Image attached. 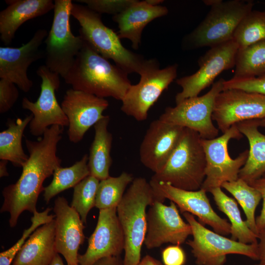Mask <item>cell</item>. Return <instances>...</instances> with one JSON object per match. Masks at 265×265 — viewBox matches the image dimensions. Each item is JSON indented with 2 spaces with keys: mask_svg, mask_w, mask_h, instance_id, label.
Here are the masks:
<instances>
[{
  "mask_svg": "<svg viewBox=\"0 0 265 265\" xmlns=\"http://www.w3.org/2000/svg\"><path fill=\"white\" fill-rule=\"evenodd\" d=\"M63 129L60 126L53 125L37 141L25 140L28 159L22 167L17 181L5 187L2 191L4 201L0 212L9 213L10 227L16 226L20 214L25 211L31 213L37 211L36 204L44 188V181L61 166V159L56 152Z\"/></svg>",
  "mask_w": 265,
  "mask_h": 265,
  "instance_id": "obj_1",
  "label": "cell"
},
{
  "mask_svg": "<svg viewBox=\"0 0 265 265\" xmlns=\"http://www.w3.org/2000/svg\"><path fill=\"white\" fill-rule=\"evenodd\" d=\"M128 74L84 41L73 66L63 79L74 90L122 101L132 85Z\"/></svg>",
  "mask_w": 265,
  "mask_h": 265,
  "instance_id": "obj_2",
  "label": "cell"
},
{
  "mask_svg": "<svg viewBox=\"0 0 265 265\" xmlns=\"http://www.w3.org/2000/svg\"><path fill=\"white\" fill-rule=\"evenodd\" d=\"M158 201L149 182L134 178L117 207L124 235L123 265H138L147 230L146 209Z\"/></svg>",
  "mask_w": 265,
  "mask_h": 265,
  "instance_id": "obj_3",
  "label": "cell"
},
{
  "mask_svg": "<svg viewBox=\"0 0 265 265\" xmlns=\"http://www.w3.org/2000/svg\"><path fill=\"white\" fill-rule=\"evenodd\" d=\"M201 138L197 132L184 128L180 140L165 166L150 180L166 183L186 190L200 189L205 178L206 166Z\"/></svg>",
  "mask_w": 265,
  "mask_h": 265,
  "instance_id": "obj_4",
  "label": "cell"
},
{
  "mask_svg": "<svg viewBox=\"0 0 265 265\" xmlns=\"http://www.w3.org/2000/svg\"><path fill=\"white\" fill-rule=\"evenodd\" d=\"M71 14L80 24V35L95 51L128 74H139L145 59L123 46L118 33L104 24L100 14L73 3Z\"/></svg>",
  "mask_w": 265,
  "mask_h": 265,
  "instance_id": "obj_5",
  "label": "cell"
},
{
  "mask_svg": "<svg viewBox=\"0 0 265 265\" xmlns=\"http://www.w3.org/2000/svg\"><path fill=\"white\" fill-rule=\"evenodd\" d=\"M253 1L221 0L211 6L203 21L186 38L192 49L210 48L233 40L242 19L252 10Z\"/></svg>",
  "mask_w": 265,
  "mask_h": 265,
  "instance_id": "obj_6",
  "label": "cell"
},
{
  "mask_svg": "<svg viewBox=\"0 0 265 265\" xmlns=\"http://www.w3.org/2000/svg\"><path fill=\"white\" fill-rule=\"evenodd\" d=\"M53 20L44 40L45 65L64 78L82 48L84 40L75 36L70 27L72 1L55 0Z\"/></svg>",
  "mask_w": 265,
  "mask_h": 265,
  "instance_id": "obj_7",
  "label": "cell"
},
{
  "mask_svg": "<svg viewBox=\"0 0 265 265\" xmlns=\"http://www.w3.org/2000/svg\"><path fill=\"white\" fill-rule=\"evenodd\" d=\"M178 65L160 69L155 59L145 60L139 82L131 85L122 100L121 110L138 121L148 117L149 110L176 79Z\"/></svg>",
  "mask_w": 265,
  "mask_h": 265,
  "instance_id": "obj_8",
  "label": "cell"
},
{
  "mask_svg": "<svg viewBox=\"0 0 265 265\" xmlns=\"http://www.w3.org/2000/svg\"><path fill=\"white\" fill-rule=\"evenodd\" d=\"M183 215L192 229L193 239L186 244L191 248L197 265H224L229 254L245 256L258 260V243L244 244L206 228L192 214Z\"/></svg>",
  "mask_w": 265,
  "mask_h": 265,
  "instance_id": "obj_9",
  "label": "cell"
},
{
  "mask_svg": "<svg viewBox=\"0 0 265 265\" xmlns=\"http://www.w3.org/2000/svg\"><path fill=\"white\" fill-rule=\"evenodd\" d=\"M242 137L237 124H234L220 136L211 139L201 138L206 161L205 178L201 189L210 192L214 188L221 187L225 182L238 179L239 171L247 160L248 150L232 159L229 154L228 145L231 139L239 140Z\"/></svg>",
  "mask_w": 265,
  "mask_h": 265,
  "instance_id": "obj_10",
  "label": "cell"
},
{
  "mask_svg": "<svg viewBox=\"0 0 265 265\" xmlns=\"http://www.w3.org/2000/svg\"><path fill=\"white\" fill-rule=\"evenodd\" d=\"M224 79L213 83L211 89L201 96L186 99L174 107H167L159 119L168 123L197 132L203 139L217 137L219 130L212 122L215 98L223 89Z\"/></svg>",
  "mask_w": 265,
  "mask_h": 265,
  "instance_id": "obj_11",
  "label": "cell"
},
{
  "mask_svg": "<svg viewBox=\"0 0 265 265\" xmlns=\"http://www.w3.org/2000/svg\"><path fill=\"white\" fill-rule=\"evenodd\" d=\"M238 50V44L233 40L210 48L198 60L199 69L194 74L176 80L182 91L175 96L176 104L193 97L211 84L223 71L234 67Z\"/></svg>",
  "mask_w": 265,
  "mask_h": 265,
  "instance_id": "obj_12",
  "label": "cell"
},
{
  "mask_svg": "<svg viewBox=\"0 0 265 265\" xmlns=\"http://www.w3.org/2000/svg\"><path fill=\"white\" fill-rule=\"evenodd\" d=\"M36 74L42 80L39 96L35 102L24 97L22 106L33 115L29 124L30 133L39 136L43 135L49 126L58 125L64 127L68 126L69 122L55 94L60 85V75L51 71L45 65L40 66Z\"/></svg>",
  "mask_w": 265,
  "mask_h": 265,
  "instance_id": "obj_13",
  "label": "cell"
},
{
  "mask_svg": "<svg viewBox=\"0 0 265 265\" xmlns=\"http://www.w3.org/2000/svg\"><path fill=\"white\" fill-rule=\"evenodd\" d=\"M149 183L158 201L163 203L168 199L177 205L182 213L187 212L196 215L201 224L210 226L214 232L222 236L230 234V223L214 212L204 190H186L162 182L150 180Z\"/></svg>",
  "mask_w": 265,
  "mask_h": 265,
  "instance_id": "obj_14",
  "label": "cell"
},
{
  "mask_svg": "<svg viewBox=\"0 0 265 265\" xmlns=\"http://www.w3.org/2000/svg\"><path fill=\"white\" fill-rule=\"evenodd\" d=\"M265 117V95L232 89L222 91L215 98L212 119L222 133L238 123Z\"/></svg>",
  "mask_w": 265,
  "mask_h": 265,
  "instance_id": "obj_15",
  "label": "cell"
},
{
  "mask_svg": "<svg viewBox=\"0 0 265 265\" xmlns=\"http://www.w3.org/2000/svg\"><path fill=\"white\" fill-rule=\"evenodd\" d=\"M190 225L180 215L177 205L170 201L169 206L156 201L147 212V230L144 244L148 249L170 243L181 245L189 235Z\"/></svg>",
  "mask_w": 265,
  "mask_h": 265,
  "instance_id": "obj_16",
  "label": "cell"
},
{
  "mask_svg": "<svg viewBox=\"0 0 265 265\" xmlns=\"http://www.w3.org/2000/svg\"><path fill=\"white\" fill-rule=\"evenodd\" d=\"M123 231L117 207L99 210L96 228L88 238L85 252L78 256L79 265H93L106 257L120 256L124 249Z\"/></svg>",
  "mask_w": 265,
  "mask_h": 265,
  "instance_id": "obj_17",
  "label": "cell"
},
{
  "mask_svg": "<svg viewBox=\"0 0 265 265\" xmlns=\"http://www.w3.org/2000/svg\"><path fill=\"white\" fill-rule=\"evenodd\" d=\"M45 29H39L26 44L18 48L0 47V78L16 84L24 92H28L33 82L27 75L29 66L43 58L40 47L48 35Z\"/></svg>",
  "mask_w": 265,
  "mask_h": 265,
  "instance_id": "obj_18",
  "label": "cell"
},
{
  "mask_svg": "<svg viewBox=\"0 0 265 265\" xmlns=\"http://www.w3.org/2000/svg\"><path fill=\"white\" fill-rule=\"evenodd\" d=\"M108 105L105 98L72 88L67 90L61 106L68 120L69 140L80 141L90 127L104 117Z\"/></svg>",
  "mask_w": 265,
  "mask_h": 265,
  "instance_id": "obj_19",
  "label": "cell"
},
{
  "mask_svg": "<svg viewBox=\"0 0 265 265\" xmlns=\"http://www.w3.org/2000/svg\"><path fill=\"white\" fill-rule=\"evenodd\" d=\"M184 129L159 118L152 121L139 147L143 165L154 174L160 172L177 146Z\"/></svg>",
  "mask_w": 265,
  "mask_h": 265,
  "instance_id": "obj_20",
  "label": "cell"
},
{
  "mask_svg": "<svg viewBox=\"0 0 265 265\" xmlns=\"http://www.w3.org/2000/svg\"><path fill=\"white\" fill-rule=\"evenodd\" d=\"M55 213V245L57 253L67 265H79L78 250L83 243L85 228L79 214L63 197H58L53 208Z\"/></svg>",
  "mask_w": 265,
  "mask_h": 265,
  "instance_id": "obj_21",
  "label": "cell"
},
{
  "mask_svg": "<svg viewBox=\"0 0 265 265\" xmlns=\"http://www.w3.org/2000/svg\"><path fill=\"white\" fill-rule=\"evenodd\" d=\"M168 9L161 5L153 6L146 0H134L121 12L113 15V20L118 26V35L120 39H128L132 47L137 50L141 44L142 31L154 19L164 16Z\"/></svg>",
  "mask_w": 265,
  "mask_h": 265,
  "instance_id": "obj_22",
  "label": "cell"
},
{
  "mask_svg": "<svg viewBox=\"0 0 265 265\" xmlns=\"http://www.w3.org/2000/svg\"><path fill=\"white\" fill-rule=\"evenodd\" d=\"M0 12V38L9 45L18 28L27 21L44 15L54 7L52 0H7Z\"/></svg>",
  "mask_w": 265,
  "mask_h": 265,
  "instance_id": "obj_23",
  "label": "cell"
},
{
  "mask_svg": "<svg viewBox=\"0 0 265 265\" xmlns=\"http://www.w3.org/2000/svg\"><path fill=\"white\" fill-rule=\"evenodd\" d=\"M55 219L36 229L16 254L12 265H50L56 253Z\"/></svg>",
  "mask_w": 265,
  "mask_h": 265,
  "instance_id": "obj_24",
  "label": "cell"
},
{
  "mask_svg": "<svg viewBox=\"0 0 265 265\" xmlns=\"http://www.w3.org/2000/svg\"><path fill=\"white\" fill-rule=\"evenodd\" d=\"M237 125L249 144L248 158L239 171L238 178L249 184L265 174V134L259 131L258 120L242 121Z\"/></svg>",
  "mask_w": 265,
  "mask_h": 265,
  "instance_id": "obj_25",
  "label": "cell"
},
{
  "mask_svg": "<svg viewBox=\"0 0 265 265\" xmlns=\"http://www.w3.org/2000/svg\"><path fill=\"white\" fill-rule=\"evenodd\" d=\"M109 117L105 115L94 126L95 135L89 149L88 166L90 175L100 181L109 177L112 164L110 151L112 135L107 127Z\"/></svg>",
  "mask_w": 265,
  "mask_h": 265,
  "instance_id": "obj_26",
  "label": "cell"
},
{
  "mask_svg": "<svg viewBox=\"0 0 265 265\" xmlns=\"http://www.w3.org/2000/svg\"><path fill=\"white\" fill-rule=\"evenodd\" d=\"M33 118L30 114L24 119L11 120L7 128L0 132V159L10 161L16 167H22L28 159L22 146V138L26 126Z\"/></svg>",
  "mask_w": 265,
  "mask_h": 265,
  "instance_id": "obj_27",
  "label": "cell"
},
{
  "mask_svg": "<svg viewBox=\"0 0 265 265\" xmlns=\"http://www.w3.org/2000/svg\"><path fill=\"white\" fill-rule=\"evenodd\" d=\"M209 192L212 195L219 210L227 215L230 222L231 238L244 244L258 243V235L243 220L235 200L227 196L221 187L214 188Z\"/></svg>",
  "mask_w": 265,
  "mask_h": 265,
  "instance_id": "obj_28",
  "label": "cell"
},
{
  "mask_svg": "<svg viewBox=\"0 0 265 265\" xmlns=\"http://www.w3.org/2000/svg\"><path fill=\"white\" fill-rule=\"evenodd\" d=\"M88 156L85 154L79 161L68 167H57L51 183L44 188V199L48 203L52 198L67 189L74 187L90 175Z\"/></svg>",
  "mask_w": 265,
  "mask_h": 265,
  "instance_id": "obj_29",
  "label": "cell"
},
{
  "mask_svg": "<svg viewBox=\"0 0 265 265\" xmlns=\"http://www.w3.org/2000/svg\"><path fill=\"white\" fill-rule=\"evenodd\" d=\"M233 77H261L265 75V40L238 49Z\"/></svg>",
  "mask_w": 265,
  "mask_h": 265,
  "instance_id": "obj_30",
  "label": "cell"
},
{
  "mask_svg": "<svg viewBox=\"0 0 265 265\" xmlns=\"http://www.w3.org/2000/svg\"><path fill=\"white\" fill-rule=\"evenodd\" d=\"M223 187L237 200L244 212L248 227L259 236L255 218L256 209L262 199L260 192L241 179L225 182Z\"/></svg>",
  "mask_w": 265,
  "mask_h": 265,
  "instance_id": "obj_31",
  "label": "cell"
},
{
  "mask_svg": "<svg viewBox=\"0 0 265 265\" xmlns=\"http://www.w3.org/2000/svg\"><path fill=\"white\" fill-rule=\"evenodd\" d=\"M133 176L126 172L117 177L100 181L96 193L95 207L100 210L117 207L127 186L133 180Z\"/></svg>",
  "mask_w": 265,
  "mask_h": 265,
  "instance_id": "obj_32",
  "label": "cell"
},
{
  "mask_svg": "<svg viewBox=\"0 0 265 265\" xmlns=\"http://www.w3.org/2000/svg\"><path fill=\"white\" fill-rule=\"evenodd\" d=\"M233 40L238 49L265 40V10H252L240 21Z\"/></svg>",
  "mask_w": 265,
  "mask_h": 265,
  "instance_id": "obj_33",
  "label": "cell"
},
{
  "mask_svg": "<svg viewBox=\"0 0 265 265\" xmlns=\"http://www.w3.org/2000/svg\"><path fill=\"white\" fill-rule=\"evenodd\" d=\"M100 180L91 175L86 177L74 187L71 207L79 214L84 224L87 215L95 207L96 197Z\"/></svg>",
  "mask_w": 265,
  "mask_h": 265,
  "instance_id": "obj_34",
  "label": "cell"
},
{
  "mask_svg": "<svg viewBox=\"0 0 265 265\" xmlns=\"http://www.w3.org/2000/svg\"><path fill=\"white\" fill-rule=\"evenodd\" d=\"M51 211V209L48 208L43 212H38L36 211L33 213L31 218V224L28 228L24 230L20 239L11 247L0 253V265H11L26 238L39 227L51 222L54 218L55 215L49 214Z\"/></svg>",
  "mask_w": 265,
  "mask_h": 265,
  "instance_id": "obj_35",
  "label": "cell"
},
{
  "mask_svg": "<svg viewBox=\"0 0 265 265\" xmlns=\"http://www.w3.org/2000/svg\"><path fill=\"white\" fill-rule=\"evenodd\" d=\"M232 89L265 95V77H233L229 80H224L223 90Z\"/></svg>",
  "mask_w": 265,
  "mask_h": 265,
  "instance_id": "obj_36",
  "label": "cell"
},
{
  "mask_svg": "<svg viewBox=\"0 0 265 265\" xmlns=\"http://www.w3.org/2000/svg\"><path fill=\"white\" fill-rule=\"evenodd\" d=\"M134 0H80L89 8L99 13L116 15L131 5Z\"/></svg>",
  "mask_w": 265,
  "mask_h": 265,
  "instance_id": "obj_37",
  "label": "cell"
},
{
  "mask_svg": "<svg viewBox=\"0 0 265 265\" xmlns=\"http://www.w3.org/2000/svg\"><path fill=\"white\" fill-rule=\"evenodd\" d=\"M19 96L15 84L7 80H0V113L9 111L17 102Z\"/></svg>",
  "mask_w": 265,
  "mask_h": 265,
  "instance_id": "obj_38",
  "label": "cell"
},
{
  "mask_svg": "<svg viewBox=\"0 0 265 265\" xmlns=\"http://www.w3.org/2000/svg\"><path fill=\"white\" fill-rule=\"evenodd\" d=\"M164 265H184L186 262L185 251L179 245H170L161 252Z\"/></svg>",
  "mask_w": 265,
  "mask_h": 265,
  "instance_id": "obj_39",
  "label": "cell"
},
{
  "mask_svg": "<svg viewBox=\"0 0 265 265\" xmlns=\"http://www.w3.org/2000/svg\"><path fill=\"white\" fill-rule=\"evenodd\" d=\"M248 184L260 192L263 199L261 213L256 218V225L259 235L261 232L265 230V177H262Z\"/></svg>",
  "mask_w": 265,
  "mask_h": 265,
  "instance_id": "obj_40",
  "label": "cell"
},
{
  "mask_svg": "<svg viewBox=\"0 0 265 265\" xmlns=\"http://www.w3.org/2000/svg\"><path fill=\"white\" fill-rule=\"evenodd\" d=\"M258 238L260 239L258 243L259 264L265 265V230L259 234Z\"/></svg>",
  "mask_w": 265,
  "mask_h": 265,
  "instance_id": "obj_41",
  "label": "cell"
},
{
  "mask_svg": "<svg viewBox=\"0 0 265 265\" xmlns=\"http://www.w3.org/2000/svg\"><path fill=\"white\" fill-rule=\"evenodd\" d=\"M93 265H123V260L120 256L102 258Z\"/></svg>",
  "mask_w": 265,
  "mask_h": 265,
  "instance_id": "obj_42",
  "label": "cell"
},
{
  "mask_svg": "<svg viewBox=\"0 0 265 265\" xmlns=\"http://www.w3.org/2000/svg\"><path fill=\"white\" fill-rule=\"evenodd\" d=\"M138 265H163L160 261L154 257L147 255L142 260Z\"/></svg>",
  "mask_w": 265,
  "mask_h": 265,
  "instance_id": "obj_43",
  "label": "cell"
},
{
  "mask_svg": "<svg viewBox=\"0 0 265 265\" xmlns=\"http://www.w3.org/2000/svg\"><path fill=\"white\" fill-rule=\"evenodd\" d=\"M8 160L0 159V177H6L9 176L7 169V164Z\"/></svg>",
  "mask_w": 265,
  "mask_h": 265,
  "instance_id": "obj_44",
  "label": "cell"
},
{
  "mask_svg": "<svg viewBox=\"0 0 265 265\" xmlns=\"http://www.w3.org/2000/svg\"><path fill=\"white\" fill-rule=\"evenodd\" d=\"M59 254L56 253L50 265H65Z\"/></svg>",
  "mask_w": 265,
  "mask_h": 265,
  "instance_id": "obj_45",
  "label": "cell"
},
{
  "mask_svg": "<svg viewBox=\"0 0 265 265\" xmlns=\"http://www.w3.org/2000/svg\"><path fill=\"white\" fill-rule=\"evenodd\" d=\"M146 1L149 4L153 6L160 5V4L163 2L162 0H146Z\"/></svg>",
  "mask_w": 265,
  "mask_h": 265,
  "instance_id": "obj_46",
  "label": "cell"
},
{
  "mask_svg": "<svg viewBox=\"0 0 265 265\" xmlns=\"http://www.w3.org/2000/svg\"><path fill=\"white\" fill-rule=\"evenodd\" d=\"M221 0H205L203 1V2L207 5L212 6Z\"/></svg>",
  "mask_w": 265,
  "mask_h": 265,
  "instance_id": "obj_47",
  "label": "cell"
},
{
  "mask_svg": "<svg viewBox=\"0 0 265 265\" xmlns=\"http://www.w3.org/2000/svg\"><path fill=\"white\" fill-rule=\"evenodd\" d=\"M258 122L259 125V127H263L264 128H265V117L261 119H258Z\"/></svg>",
  "mask_w": 265,
  "mask_h": 265,
  "instance_id": "obj_48",
  "label": "cell"
},
{
  "mask_svg": "<svg viewBox=\"0 0 265 265\" xmlns=\"http://www.w3.org/2000/svg\"><path fill=\"white\" fill-rule=\"evenodd\" d=\"M265 77V75H264V76H263V77Z\"/></svg>",
  "mask_w": 265,
  "mask_h": 265,
  "instance_id": "obj_49",
  "label": "cell"
},
{
  "mask_svg": "<svg viewBox=\"0 0 265 265\" xmlns=\"http://www.w3.org/2000/svg\"><path fill=\"white\" fill-rule=\"evenodd\" d=\"M263 177H265V174H264V175Z\"/></svg>",
  "mask_w": 265,
  "mask_h": 265,
  "instance_id": "obj_50",
  "label": "cell"
},
{
  "mask_svg": "<svg viewBox=\"0 0 265 265\" xmlns=\"http://www.w3.org/2000/svg\"><path fill=\"white\" fill-rule=\"evenodd\" d=\"M260 265L259 264H257V265Z\"/></svg>",
  "mask_w": 265,
  "mask_h": 265,
  "instance_id": "obj_51",
  "label": "cell"
}]
</instances>
